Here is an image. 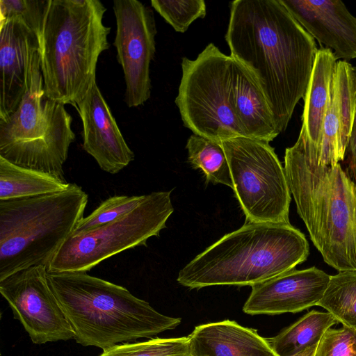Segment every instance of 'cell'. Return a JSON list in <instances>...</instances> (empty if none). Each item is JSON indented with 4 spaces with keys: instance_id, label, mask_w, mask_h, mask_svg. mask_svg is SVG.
I'll use <instances>...</instances> for the list:
<instances>
[{
    "instance_id": "1",
    "label": "cell",
    "mask_w": 356,
    "mask_h": 356,
    "mask_svg": "<svg viewBox=\"0 0 356 356\" xmlns=\"http://www.w3.org/2000/svg\"><path fill=\"white\" fill-rule=\"evenodd\" d=\"M225 40L230 56L261 90L280 134L307 91L318 49L315 39L280 0H236L230 3Z\"/></svg>"
},
{
    "instance_id": "2",
    "label": "cell",
    "mask_w": 356,
    "mask_h": 356,
    "mask_svg": "<svg viewBox=\"0 0 356 356\" xmlns=\"http://www.w3.org/2000/svg\"><path fill=\"white\" fill-rule=\"evenodd\" d=\"M284 168L297 212L325 262L339 272L356 270V184L340 163H318L302 127L285 150Z\"/></svg>"
},
{
    "instance_id": "3",
    "label": "cell",
    "mask_w": 356,
    "mask_h": 356,
    "mask_svg": "<svg viewBox=\"0 0 356 356\" xmlns=\"http://www.w3.org/2000/svg\"><path fill=\"white\" fill-rule=\"evenodd\" d=\"M51 289L76 343L103 350L175 329L180 318L163 315L124 286L85 272L48 273Z\"/></svg>"
},
{
    "instance_id": "4",
    "label": "cell",
    "mask_w": 356,
    "mask_h": 356,
    "mask_svg": "<svg viewBox=\"0 0 356 356\" xmlns=\"http://www.w3.org/2000/svg\"><path fill=\"white\" fill-rule=\"evenodd\" d=\"M106 10L99 0H49L38 37L49 99L76 106L96 82L98 59L109 48Z\"/></svg>"
},
{
    "instance_id": "5",
    "label": "cell",
    "mask_w": 356,
    "mask_h": 356,
    "mask_svg": "<svg viewBox=\"0 0 356 356\" xmlns=\"http://www.w3.org/2000/svg\"><path fill=\"white\" fill-rule=\"evenodd\" d=\"M309 253L305 236L290 223L245 222L196 256L177 280L189 289L252 286L294 269Z\"/></svg>"
},
{
    "instance_id": "6",
    "label": "cell",
    "mask_w": 356,
    "mask_h": 356,
    "mask_svg": "<svg viewBox=\"0 0 356 356\" xmlns=\"http://www.w3.org/2000/svg\"><path fill=\"white\" fill-rule=\"evenodd\" d=\"M88 201L82 188L71 183L60 192L0 201V280L31 266L47 268Z\"/></svg>"
},
{
    "instance_id": "7",
    "label": "cell",
    "mask_w": 356,
    "mask_h": 356,
    "mask_svg": "<svg viewBox=\"0 0 356 356\" xmlns=\"http://www.w3.org/2000/svg\"><path fill=\"white\" fill-rule=\"evenodd\" d=\"M72 123L65 105L45 95L38 51L23 99L15 112L0 119V156L65 180L63 165L75 140Z\"/></svg>"
},
{
    "instance_id": "8",
    "label": "cell",
    "mask_w": 356,
    "mask_h": 356,
    "mask_svg": "<svg viewBox=\"0 0 356 356\" xmlns=\"http://www.w3.org/2000/svg\"><path fill=\"white\" fill-rule=\"evenodd\" d=\"M232 63L213 43L194 60L183 58L175 104L194 134L219 143L244 137L230 102Z\"/></svg>"
},
{
    "instance_id": "9",
    "label": "cell",
    "mask_w": 356,
    "mask_h": 356,
    "mask_svg": "<svg viewBox=\"0 0 356 356\" xmlns=\"http://www.w3.org/2000/svg\"><path fill=\"white\" fill-rule=\"evenodd\" d=\"M174 211L170 191L152 192L133 211L88 232L71 234L47 266L48 273L90 270L124 250L159 236Z\"/></svg>"
},
{
    "instance_id": "10",
    "label": "cell",
    "mask_w": 356,
    "mask_h": 356,
    "mask_svg": "<svg viewBox=\"0 0 356 356\" xmlns=\"http://www.w3.org/2000/svg\"><path fill=\"white\" fill-rule=\"evenodd\" d=\"M221 145L245 222L290 223L291 191L284 168L269 143L237 137Z\"/></svg>"
},
{
    "instance_id": "11",
    "label": "cell",
    "mask_w": 356,
    "mask_h": 356,
    "mask_svg": "<svg viewBox=\"0 0 356 356\" xmlns=\"http://www.w3.org/2000/svg\"><path fill=\"white\" fill-rule=\"evenodd\" d=\"M45 266L17 271L0 280V293L33 343L67 341L74 332L51 289Z\"/></svg>"
},
{
    "instance_id": "12",
    "label": "cell",
    "mask_w": 356,
    "mask_h": 356,
    "mask_svg": "<svg viewBox=\"0 0 356 356\" xmlns=\"http://www.w3.org/2000/svg\"><path fill=\"white\" fill-rule=\"evenodd\" d=\"M116 22L113 42L126 85L128 107L143 105L150 97L149 67L156 50L152 10L137 0H114Z\"/></svg>"
},
{
    "instance_id": "13",
    "label": "cell",
    "mask_w": 356,
    "mask_h": 356,
    "mask_svg": "<svg viewBox=\"0 0 356 356\" xmlns=\"http://www.w3.org/2000/svg\"><path fill=\"white\" fill-rule=\"evenodd\" d=\"M330 275L315 266L292 269L252 286L243 307L250 315L297 313L316 306Z\"/></svg>"
},
{
    "instance_id": "14",
    "label": "cell",
    "mask_w": 356,
    "mask_h": 356,
    "mask_svg": "<svg viewBox=\"0 0 356 356\" xmlns=\"http://www.w3.org/2000/svg\"><path fill=\"white\" fill-rule=\"evenodd\" d=\"M75 107L83 125V149L102 170L115 175L134 161V153L96 82Z\"/></svg>"
},
{
    "instance_id": "15",
    "label": "cell",
    "mask_w": 356,
    "mask_h": 356,
    "mask_svg": "<svg viewBox=\"0 0 356 356\" xmlns=\"http://www.w3.org/2000/svg\"><path fill=\"white\" fill-rule=\"evenodd\" d=\"M299 24L336 60L356 58V17L340 0H280Z\"/></svg>"
},
{
    "instance_id": "16",
    "label": "cell",
    "mask_w": 356,
    "mask_h": 356,
    "mask_svg": "<svg viewBox=\"0 0 356 356\" xmlns=\"http://www.w3.org/2000/svg\"><path fill=\"white\" fill-rule=\"evenodd\" d=\"M37 35L17 19L0 21V119L16 111L28 88Z\"/></svg>"
},
{
    "instance_id": "17",
    "label": "cell",
    "mask_w": 356,
    "mask_h": 356,
    "mask_svg": "<svg viewBox=\"0 0 356 356\" xmlns=\"http://www.w3.org/2000/svg\"><path fill=\"white\" fill-rule=\"evenodd\" d=\"M356 106V70L348 61L337 62L330 102L316 153L320 165H334L344 159Z\"/></svg>"
},
{
    "instance_id": "18",
    "label": "cell",
    "mask_w": 356,
    "mask_h": 356,
    "mask_svg": "<svg viewBox=\"0 0 356 356\" xmlns=\"http://www.w3.org/2000/svg\"><path fill=\"white\" fill-rule=\"evenodd\" d=\"M188 339L191 356H277L266 338L234 321L197 325Z\"/></svg>"
},
{
    "instance_id": "19",
    "label": "cell",
    "mask_w": 356,
    "mask_h": 356,
    "mask_svg": "<svg viewBox=\"0 0 356 356\" xmlns=\"http://www.w3.org/2000/svg\"><path fill=\"white\" fill-rule=\"evenodd\" d=\"M230 102L245 138L269 143L280 134L261 90L250 73L233 58Z\"/></svg>"
},
{
    "instance_id": "20",
    "label": "cell",
    "mask_w": 356,
    "mask_h": 356,
    "mask_svg": "<svg viewBox=\"0 0 356 356\" xmlns=\"http://www.w3.org/2000/svg\"><path fill=\"white\" fill-rule=\"evenodd\" d=\"M337 60L325 47L318 49L309 85L304 96L302 128L318 151L325 116L330 102L331 88Z\"/></svg>"
},
{
    "instance_id": "21",
    "label": "cell",
    "mask_w": 356,
    "mask_h": 356,
    "mask_svg": "<svg viewBox=\"0 0 356 356\" xmlns=\"http://www.w3.org/2000/svg\"><path fill=\"white\" fill-rule=\"evenodd\" d=\"M70 183L49 174L15 165L0 156V201L60 192Z\"/></svg>"
},
{
    "instance_id": "22",
    "label": "cell",
    "mask_w": 356,
    "mask_h": 356,
    "mask_svg": "<svg viewBox=\"0 0 356 356\" xmlns=\"http://www.w3.org/2000/svg\"><path fill=\"white\" fill-rule=\"evenodd\" d=\"M337 322L327 312L312 310L276 336L266 339L277 356H290L318 345L325 331Z\"/></svg>"
},
{
    "instance_id": "23",
    "label": "cell",
    "mask_w": 356,
    "mask_h": 356,
    "mask_svg": "<svg viewBox=\"0 0 356 356\" xmlns=\"http://www.w3.org/2000/svg\"><path fill=\"white\" fill-rule=\"evenodd\" d=\"M188 161L194 169H200L207 182L222 184L234 189L232 175L221 143L193 134L187 140Z\"/></svg>"
},
{
    "instance_id": "24",
    "label": "cell",
    "mask_w": 356,
    "mask_h": 356,
    "mask_svg": "<svg viewBox=\"0 0 356 356\" xmlns=\"http://www.w3.org/2000/svg\"><path fill=\"white\" fill-rule=\"evenodd\" d=\"M337 322L356 332V270L330 275L325 291L317 303Z\"/></svg>"
},
{
    "instance_id": "25",
    "label": "cell",
    "mask_w": 356,
    "mask_h": 356,
    "mask_svg": "<svg viewBox=\"0 0 356 356\" xmlns=\"http://www.w3.org/2000/svg\"><path fill=\"white\" fill-rule=\"evenodd\" d=\"M99 356H191L188 337L154 338L147 341L117 344Z\"/></svg>"
},
{
    "instance_id": "26",
    "label": "cell",
    "mask_w": 356,
    "mask_h": 356,
    "mask_svg": "<svg viewBox=\"0 0 356 356\" xmlns=\"http://www.w3.org/2000/svg\"><path fill=\"white\" fill-rule=\"evenodd\" d=\"M142 195H115L103 201L90 214L83 217L72 234L88 232L119 219L135 209L145 198Z\"/></svg>"
},
{
    "instance_id": "27",
    "label": "cell",
    "mask_w": 356,
    "mask_h": 356,
    "mask_svg": "<svg viewBox=\"0 0 356 356\" xmlns=\"http://www.w3.org/2000/svg\"><path fill=\"white\" fill-rule=\"evenodd\" d=\"M152 6L172 28L184 33L197 19L206 15V4L203 0H152Z\"/></svg>"
},
{
    "instance_id": "28",
    "label": "cell",
    "mask_w": 356,
    "mask_h": 356,
    "mask_svg": "<svg viewBox=\"0 0 356 356\" xmlns=\"http://www.w3.org/2000/svg\"><path fill=\"white\" fill-rule=\"evenodd\" d=\"M49 0H0V21L17 19L39 37Z\"/></svg>"
},
{
    "instance_id": "29",
    "label": "cell",
    "mask_w": 356,
    "mask_h": 356,
    "mask_svg": "<svg viewBox=\"0 0 356 356\" xmlns=\"http://www.w3.org/2000/svg\"><path fill=\"white\" fill-rule=\"evenodd\" d=\"M314 356H356V332L345 326L328 328L318 342Z\"/></svg>"
},
{
    "instance_id": "30",
    "label": "cell",
    "mask_w": 356,
    "mask_h": 356,
    "mask_svg": "<svg viewBox=\"0 0 356 356\" xmlns=\"http://www.w3.org/2000/svg\"><path fill=\"white\" fill-rule=\"evenodd\" d=\"M348 149L350 155V167L356 174V106Z\"/></svg>"
},
{
    "instance_id": "31",
    "label": "cell",
    "mask_w": 356,
    "mask_h": 356,
    "mask_svg": "<svg viewBox=\"0 0 356 356\" xmlns=\"http://www.w3.org/2000/svg\"><path fill=\"white\" fill-rule=\"evenodd\" d=\"M317 345L308 347L307 348L290 356H314Z\"/></svg>"
}]
</instances>
